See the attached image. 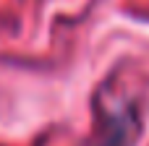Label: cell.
<instances>
[{
  "instance_id": "6da1fadb",
  "label": "cell",
  "mask_w": 149,
  "mask_h": 146,
  "mask_svg": "<svg viewBox=\"0 0 149 146\" xmlns=\"http://www.w3.org/2000/svg\"><path fill=\"white\" fill-rule=\"evenodd\" d=\"M100 115V133L89 146H134L141 133V120L139 110L131 102H118L115 107L110 104H97Z\"/></svg>"
}]
</instances>
